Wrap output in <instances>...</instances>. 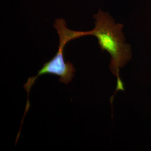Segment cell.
<instances>
[{"label": "cell", "instance_id": "6da1fadb", "mask_svg": "<svg viewBox=\"0 0 151 151\" xmlns=\"http://www.w3.org/2000/svg\"><path fill=\"white\" fill-rule=\"evenodd\" d=\"M95 27L87 32L75 31L76 39L87 35H93L97 39L99 47L106 51L111 57L109 68L117 79V91L124 90V85L120 78V70L123 68L132 59V51L129 44L125 43L122 30L124 25L115 23L108 13L99 10L93 16Z\"/></svg>", "mask_w": 151, "mask_h": 151}, {"label": "cell", "instance_id": "7a4b0ae2", "mask_svg": "<svg viewBox=\"0 0 151 151\" xmlns=\"http://www.w3.org/2000/svg\"><path fill=\"white\" fill-rule=\"evenodd\" d=\"M65 44L60 43L58 50L54 57L45 63L43 66L39 70L37 75L29 77L24 87L27 92V100L29 92L32 85L40 76L54 75L58 76L59 81L65 84H68L75 76V68L70 62H65L63 57V50Z\"/></svg>", "mask_w": 151, "mask_h": 151}]
</instances>
